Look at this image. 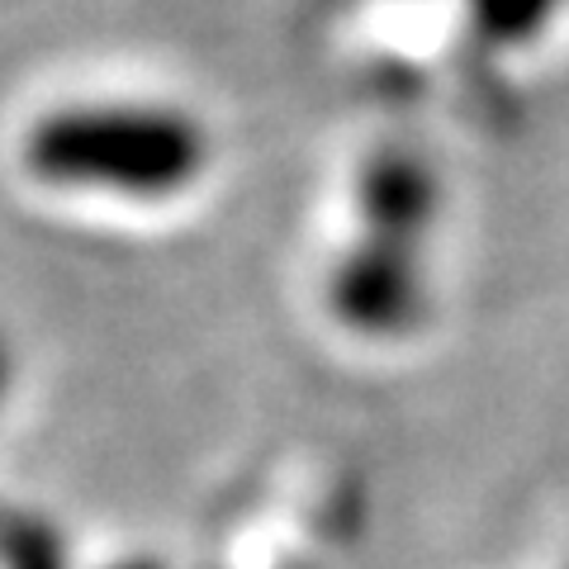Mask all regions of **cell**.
Returning a JSON list of instances; mask_svg holds the SVG:
<instances>
[{
  "instance_id": "cell-3",
  "label": "cell",
  "mask_w": 569,
  "mask_h": 569,
  "mask_svg": "<svg viewBox=\"0 0 569 569\" xmlns=\"http://www.w3.org/2000/svg\"><path fill=\"white\" fill-rule=\"evenodd\" d=\"M0 380H6V347H0Z\"/></svg>"
},
{
  "instance_id": "cell-2",
  "label": "cell",
  "mask_w": 569,
  "mask_h": 569,
  "mask_svg": "<svg viewBox=\"0 0 569 569\" xmlns=\"http://www.w3.org/2000/svg\"><path fill=\"white\" fill-rule=\"evenodd\" d=\"M550 6H556V0H475L479 20H485V29L498 43H522L527 33H537Z\"/></svg>"
},
{
  "instance_id": "cell-1",
  "label": "cell",
  "mask_w": 569,
  "mask_h": 569,
  "mask_svg": "<svg viewBox=\"0 0 569 569\" xmlns=\"http://www.w3.org/2000/svg\"><path fill=\"white\" fill-rule=\"evenodd\" d=\"M20 162L52 194L171 204L209 176L213 129L167 96H77L29 119Z\"/></svg>"
}]
</instances>
